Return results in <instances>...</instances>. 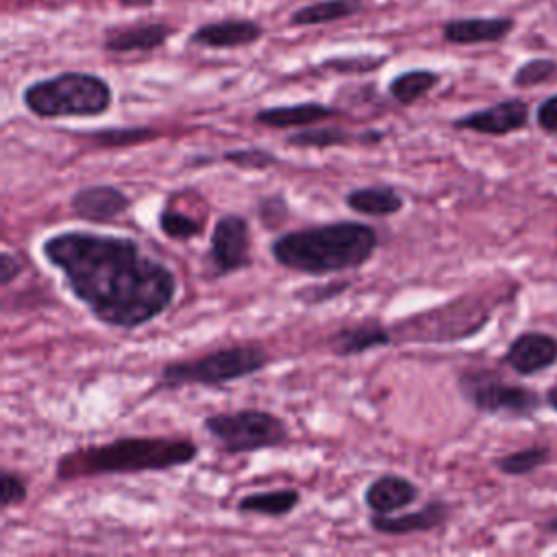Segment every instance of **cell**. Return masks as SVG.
Returning a JSON list of instances; mask_svg holds the SVG:
<instances>
[{"label": "cell", "mask_w": 557, "mask_h": 557, "mask_svg": "<svg viewBox=\"0 0 557 557\" xmlns=\"http://www.w3.org/2000/svg\"><path fill=\"white\" fill-rule=\"evenodd\" d=\"M39 252L87 313L133 331L161 318L176 300L178 278L137 239L94 231H61L41 239Z\"/></svg>", "instance_id": "6da1fadb"}, {"label": "cell", "mask_w": 557, "mask_h": 557, "mask_svg": "<svg viewBox=\"0 0 557 557\" xmlns=\"http://www.w3.org/2000/svg\"><path fill=\"white\" fill-rule=\"evenodd\" d=\"M381 246L374 226L359 220H333L276 235L272 259L298 274L331 276L363 268Z\"/></svg>", "instance_id": "7a4b0ae2"}, {"label": "cell", "mask_w": 557, "mask_h": 557, "mask_svg": "<svg viewBox=\"0 0 557 557\" xmlns=\"http://www.w3.org/2000/svg\"><path fill=\"white\" fill-rule=\"evenodd\" d=\"M200 448L194 440L170 435H124L104 444H89L63 453L54 461L59 481L168 472L196 461Z\"/></svg>", "instance_id": "3957f363"}, {"label": "cell", "mask_w": 557, "mask_h": 557, "mask_svg": "<svg viewBox=\"0 0 557 557\" xmlns=\"http://www.w3.org/2000/svg\"><path fill=\"white\" fill-rule=\"evenodd\" d=\"M22 104L41 120L98 117L111 109L113 89L94 72L67 70L28 83L22 89Z\"/></svg>", "instance_id": "277c9868"}, {"label": "cell", "mask_w": 557, "mask_h": 557, "mask_svg": "<svg viewBox=\"0 0 557 557\" xmlns=\"http://www.w3.org/2000/svg\"><path fill=\"white\" fill-rule=\"evenodd\" d=\"M272 355L263 344L242 342L220 346L198 357L168 361L157 374V389L222 387L248 379L268 368Z\"/></svg>", "instance_id": "5b68a950"}, {"label": "cell", "mask_w": 557, "mask_h": 557, "mask_svg": "<svg viewBox=\"0 0 557 557\" xmlns=\"http://www.w3.org/2000/svg\"><path fill=\"white\" fill-rule=\"evenodd\" d=\"M202 429L224 455H248L278 448L292 437L287 422L278 413L257 407L205 416Z\"/></svg>", "instance_id": "8992f818"}, {"label": "cell", "mask_w": 557, "mask_h": 557, "mask_svg": "<svg viewBox=\"0 0 557 557\" xmlns=\"http://www.w3.org/2000/svg\"><path fill=\"white\" fill-rule=\"evenodd\" d=\"M457 389L461 398L483 416L527 420L535 416L544 403L535 389L509 383L492 368L461 370L457 374Z\"/></svg>", "instance_id": "52a82bcc"}, {"label": "cell", "mask_w": 557, "mask_h": 557, "mask_svg": "<svg viewBox=\"0 0 557 557\" xmlns=\"http://www.w3.org/2000/svg\"><path fill=\"white\" fill-rule=\"evenodd\" d=\"M492 307L479 296H463L440 305L435 309L422 311L398 322L394 329H403L405 342H435L448 344L472 337L490 322Z\"/></svg>", "instance_id": "ba28073f"}, {"label": "cell", "mask_w": 557, "mask_h": 557, "mask_svg": "<svg viewBox=\"0 0 557 557\" xmlns=\"http://www.w3.org/2000/svg\"><path fill=\"white\" fill-rule=\"evenodd\" d=\"M209 276H231L252 265V228L250 220L242 213H222L209 235V250L205 257Z\"/></svg>", "instance_id": "9c48e42d"}, {"label": "cell", "mask_w": 557, "mask_h": 557, "mask_svg": "<svg viewBox=\"0 0 557 557\" xmlns=\"http://www.w3.org/2000/svg\"><path fill=\"white\" fill-rule=\"evenodd\" d=\"M450 518V503L442 498L426 500L420 509L398 513H370L368 527L387 537H405L413 533H429L442 529Z\"/></svg>", "instance_id": "30bf717a"}, {"label": "cell", "mask_w": 557, "mask_h": 557, "mask_svg": "<svg viewBox=\"0 0 557 557\" xmlns=\"http://www.w3.org/2000/svg\"><path fill=\"white\" fill-rule=\"evenodd\" d=\"M527 124H529V104L520 98H507V100L494 102L485 109L470 111L450 122V126L457 131H472V133L492 135V137L516 133Z\"/></svg>", "instance_id": "8fae6325"}, {"label": "cell", "mask_w": 557, "mask_h": 557, "mask_svg": "<svg viewBox=\"0 0 557 557\" xmlns=\"http://www.w3.org/2000/svg\"><path fill=\"white\" fill-rule=\"evenodd\" d=\"M133 205V198L117 185L98 183L78 187L70 196V211L74 218L91 224H107L126 213Z\"/></svg>", "instance_id": "7c38bea8"}, {"label": "cell", "mask_w": 557, "mask_h": 557, "mask_svg": "<svg viewBox=\"0 0 557 557\" xmlns=\"http://www.w3.org/2000/svg\"><path fill=\"white\" fill-rule=\"evenodd\" d=\"M503 361L520 376L540 374L557 363V337L542 331H522L505 348Z\"/></svg>", "instance_id": "4fadbf2b"}, {"label": "cell", "mask_w": 557, "mask_h": 557, "mask_svg": "<svg viewBox=\"0 0 557 557\" xmlns=\"http://www.w3.org/2000/svg\"><path fill=\"white\" fill-rule=\"evenodd\" d=\"M261 35H263V26L257 24L255 20H248V17H224V20L200 24L189 35L187 41L191 46H200V48L231 50V48L250 46L257 39H261Z\"/></svg>", "instance_id": "5bb4252c"}, {"label": "cell", "mask_w": 557, "mask_h": 557, "mask_svg": "<svg viewBox=\"0 0 557 557\" xmlns=\"http://www.w3.org/2000/svg\"><path fill=\"white\" fill-rule=\"evenodd\" d=\"M394 339L396 337L389 326H383L379 320H361L333 331L326 344L335 357H357L368 350L389 346Z\"/></svg>", "instance_id": "9a60e30c"}, {"label": "cell", "mask_w": 557, "mask_h": 557, "mask_svg": "<svg viewBox=\"0 0 557 557\" xmlns=\"http://www.w3.org/2000/svg\"><path fill=\"white\" fill-rule=\"evenodd\" d=\"M420 496V487L394 472H383L376 479H372L363 490V505L370 509V513H398L413 505Z\"/></svg>", "instance_id": "2e32d148"}, {"label": "cell", "mask_w": 557, "mask_h": 557, "mask_svg": "<svg viewBox=\"0 0 557 557\" xmlns=\"http://www.w3.org/2000/svg\"><path fill=\"white\" fill-rule=\"evenodd\" d=\"M174 28L165 22H137L122 28H109L102 37V48L107 52H150L161 48Z\"/></svg>", "instance_id": "e0dca14e"}, {"label": "cell", "mask_w": 557, "mask_h": 557, "mask_svg": "<svg viewBox=\"0 0 557 557\" xmlns=\"http://www.w3.org/2000/svg\"><path fill=\"white\" fill-rule=\"evenodd\" d=\"M513 30V20L509 17H457L442 26V39L455 46L472 44H494L505 39Z\"/></svg>", "instance_id": "ac0fdd59"}, {"label": "cell", "mask_w": 557, "mask_h": 557, "mask_svg": "<svg viewBox=\"0 0 557 557\" xmlns=\"http://www.w3.org/2000/svg\"><path fill=\"white\" fill-rule=\"evenodd\" d=\"M337 115V109L318 100L296 102V104H274L259 109L252 120L268 128H305Z\"/></svg>", "instance_id": "d6986e66"}, {"label": "cell", "mask_w": 557, "mask_h": 557, "mask_svg": "<svg viewBox=\"0 0 557 557\" xmlns=\"http://www.w3.org/2000/svg\"><path fill=\"white\" fill-rule=\"evenodd\" d=\"M344 205L361 215L389 218L405 209V196L392 185H361L344 194Z\"/></svg>", "instance_id": "ffe728a7"}, {"label": "cell", "mask_w": 557, "mask_h": 557, "mask_svg": "<svg viewBox=\"0 0 557 557\" xmlns=\"http://www.w3.org/2000/svg\"><path fill=\"white\" fill-rule=\"evenodd\" d=\"M300 492L296 487H281V490H263L244 494L237 500V511L248 516H263V518H285L300 505Z\"/></svg>", "instance_id": "44dd1931"}, {"label": "cell", "mask_w": 557, "mask_h": 557, "mask_svg": "<svg viewBox=\"0 0 557 557\" xmlns=\"http://www.w3.org/2000/svg\"><path fill=\"white\" fill-rule=\"evenodd\" d=\"M440 74L429 67H411L396 74L387 83V94L403 107H411L413 102L422 100L429 91H433L440 83Z\"/></svg>", "instance_id": "7402d4cb"}, {"label": "cell", "mask_w": 557, "mask_h": 557, "mask_svg": "<svg viewBox=\"0 0 557 557\" xmlns=\"http://www.w3.org/2000/svg\"><path fill=\"white\" fill-rule=\"evenodd\" d=\"M361 7H363V0H318L296 9L289 15V24L292 26L329 24V22H337L359 13Z\"/></svg>", "instance_id": "603a6c76"}, {"label": "cell", "mask_w": 557, "mask_h": 557, "mask_svg": "<svg viewBox=\"0 0 557 557\" xmlns=\"http://www.w3.org/2000/svg\"><path fill=\"white\" fill-rule=\"evenodd\" d=\"M352 141L361 144V133H352L344 126H305L300 131H292L285 137L287 146H296V148H337V146H348Z\"/></svg>", "instance_id": "cb8c5ba5"}, {"label": "cell", "mask_w": 557, "mask_h": 557, "mask_svg": "<svg viewBox=\"0 0 557 557\" xmlns=\"http://www.w3.org/2000/svg\"><path fill=\"white\" fill-rule=\"evenodd\" d=\"M548 459H550V448L535 444V446H527L494 459V468L507 476H524L542 468Z\"/></svg>", "instance_id": "d4e9b609"}, {"label": "cell", "mask_w": 557, "mask_h": 557, "mask_svg": "<svg viewBox=\"0 0 557 557\" xmlns=\"http://www.w3.org/2000/svg\"><path fill=\"white\" fill-rule=\"evenodd\" d=\"M159 135L161 133L152 126H113V128H98L94 133H87L85 137L100 148H124V146L154 141Z\"/></svg>", "instance_id": "484cf974"}, {"label": "cell", "mask_w": 557, "mask_h": 557, "mask_svg": "<svg viewBox=\"0 0 557 557\" xmlns=\"http://www.w3.org/2000/svg\"><path fill=\"white\" fill-rule=\"evenodd\" d=\"M157 224H159V231L172 242H189L205 233L202 220H198L176 207H170V205H165L159 211Z\"/></svg>", "instance_id": "4316f807"}, {"label": "cell", "mask_w": 557, "mask_h": 557, "mask_svg": "<svg viewBox=\"0 0 557 557\" xmlns=\"http://www.w3.org/2000/svg\"><path fill=\"white\" fill-rule=\"evenodd\" d=\"M220 159L224 163H231V165H235L239 170H246V172H263V170H270V168L278 165V157L272 150L257 148V146L224 150L220 154Z\"/></svg>", "instance_id": "83f0119b"}, {"label": "cell", "mask_w": 557, "mask_h": 557, "mask_svg": "<svg viewBox=\"0 0 557 557\" xmlns=\"http://www.w3.org/2000/svg\"><path fill=\"white\" fill-rule=\"evenodd\" d=\"M257 218L268 231L283 226L289 220V202H287L285 194L274 191V194L261 196L257 200Z\"/></svg>", "instance_id": "f1b7e54d"}, {"label": "cell", "mask_w": 557, "mask_h": 557, "mask_svg": "<svg viewBox=\"0 0 557 557\" xmlns=\"http://www.w3.org/2000/svg\"><path fill=\"white\" fill-rule=\"evenodd\" d=\"M385 63V57L381 54H352V57H333L324 59L320 67L337 72V74H366L374 72Z\"/></svg>", "instance_id": "f546056e"}, {"label": "cell", "mask_w": 557, "mask_h": 557, "mask_svg": "<svg viewBox=\"0 0 557 557\" xmlns=\"http://www.w3.org/2000/svg\"><path fill=\"white\" fill-rule=\"evenodd\" d=\"M557 72V63L553 59H529L524 61L511 76L516 87H535L546 83Z\"/></svg>", "instance_id": "4dcf8cb0"}, {"label": "cell", "mask_w": 557, "mask_h": 557, "mask_svg": "<svg viewBox=\"0 0 557 557\" xmlns=\"http://www.w3.org/2000/svg\"><path fill=\"white\" fill-rule=\"evenodd\" d=\"M28 498V483L24 476L11 470H2L0 476V507L7 511L11 507L24 505Z\"/></svg>", "instance_id": "1f68e13d"}, {"label": "cell", "mask_w": 557, "mask_h": 557, "mask_svg": "<svg viewBox=\"0 0 557 557\" xmlns=\"http://www.w3.org/2000/svg\"><path fill=\"white\" fill-rule=\"evenodd\" d=\"M348 287H350L348 281H324L322 285H307V287L298 289L294 294V298L311 307V305H322L326 300H333V298L342 296Z\"/></svg>", "instance_id": "d6a6232c"}, {"label": "cell", "mask_w": 557, "mask_h": 557, "mask_svg": "<svg viewBox=\"0 0 557 557\" xmlns=\"http://www.w3.org/2000/svg\"><path fill=\"white\" fill-rule=\"evenodd\" d=\"M535 122L537 126L548 133V135H557V94L544 98L537 109H535Z\"/></svg>", "instance_id": "836d02e7"}, {"label": "cell", "mask_w": 557, "mask_h": 557, "mask_svg": "<svg viewBox=\"0 0 557 557\" xmlns=\"http://www.w3.org/2000/svg\"><path fill=\"white\" fill-rule=\"evenodd\" d=\"M22 272H24V261L15 252L4 248L0 252V285L9 287Z\"/></svg>", "instance_id": "e575fe53"}, {"label": "cell", "mask_w": 557, "mask_h": 557, "mask_svg": "<svg viewBox=\"0 0 557 557\" xmlns=\"http://www.w3.org/2000/svg\"><path fill=\"white\" fill-rule=\"evenodd\" d=\"M544 403H546L553 411H557V383H555L553 387H548V392H546V396H544Z\"/></svg>", "instance_id": "d590c367"}, {"label": "cell", "mask_w": 557, "mask_h": 557, "mask_svg": "<svg viewBox=\"0 0 557 557\" xmlns=\"http://www.w3.org/2000/svg\"><path fill=\"white\" fill-rule=\"evenodd\" d=\"M122 7H150L154 0H117Z\"/></svg>", "instance_id": "8d00e7d4"}, {"label": "cell", "mask_w": 557, "mask_h": 557, "mask_svg": "<svg viewBox=\"0 0 557 557\" xmlns=\"http://www.w3.org/2000/svg\"><path fill=\"white\" fill-rule=\"evenodd\" d=\"M544 529H546L548 533H555V535H557V513L550 516V518L544 522Z\"/></svg>", "instance_id": "74e56055"}]
</instances>
